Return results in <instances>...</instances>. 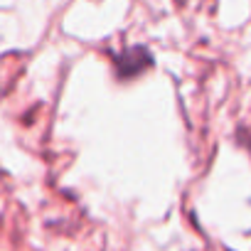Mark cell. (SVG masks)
<instances>
[{"mask_svg":"<svg viewBox=\"0 0 251 251\" xmlns=\"http://www.w3.org/2000/svg\"><path fill=\"white\" fill-rule=\"evenodd\" d=\"M111 59L116 64L118 79L138 76V74H143L153 64V57H151V52L146 47H131V50H126V52H116Z\"/></svg>","mask_w":251,"mask_h":251,"instance_id":"6da1fadb","label":"cell"},{"mask_svg":"<svg viewBox=\"0 0 251 251\" xmlns=\"http://www.w3.org/2000/svg\"><path fill=\"white\" fill-rule=\"evenodd\" d=\"M241 141H244V143H246V148H249V153H251V136H244V138H241Z\"/></svg>","mask_w":251,"mask_h":251,"instance_id":"7a4b0ae2","label":"cell"}]
</instances>
